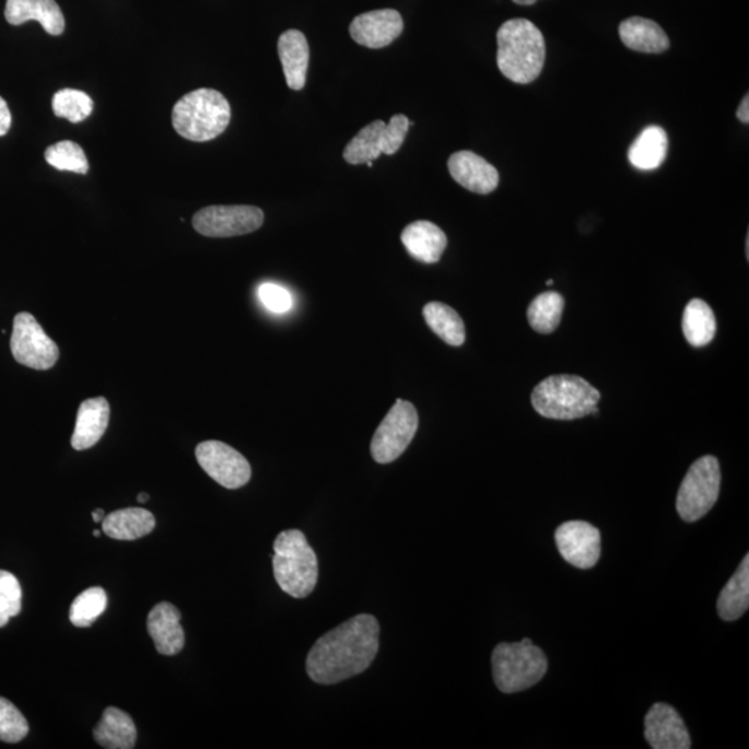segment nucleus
<instances>
[{"instance_id": "39", "label": "nucleus", "mask_w": 749, "mask_h": 749, "mask_svg": "<svg viewBox=\"0 0 749 749\" xmlns=\"http://www.w3.org/2000/svg\"><path fill=\"white\" fill-rule=\"evenodd\" d=\"M516 4H522V7H530V4H535L537 0H514Z\"/></svg>"}, {"instance_id": "11", "label": "nucleus", "mask_w": 749, "mask_h": 749, "mask_svg": "<svg viewBox=\"0 0 749 749\" xmlns=\"http://www.w3.org/2000/svg\"><path fill=\"white\" fill-rule=\"evenodd\" d=\"M192 224L203 236H241L261 229L265 213L255 206H209L194 215Z\"/></svg>"}, {"instance_id": "15", "label": "nucleus", "mask_w": 749, "mask_h": 749, "mask_svg": "<svg viewBox=\"0 0 749 749\" xmlns=\"http://www.w3.org/2000/svg\"><path fill=\"white\" fill-rule=\"evenodd\" d=\"M405 23L397 10L382 9L358 15L350 24V35L355 43L370 49H382L395 43Z\"/></svg>"}, {"instance_id": "20", "label": "nucleus", "mask_w": 749, "mask_h": 749, "mask_svg": "<svg viewBox=\"0 0 749 749\" xmlns=\"http://www.w3.org/2000/svg\"><path fill=\"white\" fill-rule=\"evenodd\" d=\"M278 55L288 86L293 91H302L306 85L309 63L308 43L302 31L289 30L279 36Z\"/></svg>"}, {"instance_id": "26", "label": "nucleus", "mask_w": 749, "mask_h": 749, "mask_svg": "<svg viewBox=\"0 0 749 749\" xmlns=\"http://www.w3.org/2000/svg\"><path fill=\"white\" fill-rule=\"evenodd\" d=\"M749 607V557L744 558L735 575L723 587L717 599V613L727 622L736 621Z\"/></svg>"}, {"instance_id": "41", "label": "nucleus", "mask_w": 749, "mask_h": 749, "mask_svg": "<svg viewBox=\"0 0 749 749\" xmlns=\"http://www.w3.org/2000/svg\"><path fill=\"white\" fill-rule=\"evenodd\" d=\"M93 536L100 537V536H101V531H100V530L93 531Z\"/></svg>"}, {"instance_id": "34", "label": "nucleus", "mask_w": 749, "mask_h": 749, "mask_svg": "<svg viewBox=\"0 0 749 749\" xmlns=\"http://www.w3.org/2000/svg\"><path fill=\"white\" fill-rule=\"evenodd\" d=\"M28 732V722L19 707L0 697V741L10 744L22 741L27 737Z\"/></svg>"}, {"instance_id": "38", "label": "nucleus", "mask_w": 749, "mask_h": 749, "mask_svg": "<svg viewBox=\"0 0 749 749\" xmlns=\"http://www.w3.org/2000/svg\"><path fill=\"white\" fill-rule=\"evenodd\" d=\"M105 516H106V515H105V511H103V510H101V508H100V510H95V511H93V513H92V518H93V520H95V522H103V519H105Z\"/></svg>"}, {"instance_id": "14", "label": "nucleus", "mask_w": 749, "mask_h": 749, "mask_svg": "<svg viewBox=\"0 0 749 749\" xmlns=\"http://www.w3.org/2000/svg\"><path fill=\"white\" fill-rule=\"evenodd\" d=\"M645 740L654 749H690L691 740L684 721L674 706L658 702L644 719Z\"/></svg>"}, {"instance_id": "28", "label": "nucleus", "mask_w": 749, "mask_h": 749, "mask_svg": "<svg viewBox=\"0 0 749 749\" xmlns=\"http://www.w3.org/2000/svg\"><path fill=\"white\" fill-rule=\"evenodd\" d=\"M423 318L428 327L435 332L438 338L449 346L464 344L465 342V325L463 318L456 309L447 306V304L432 302L423 307Z\"/></svg>"}, {"instance_id": "17", "label": "nucleus", "mask_w": 749, "mask_h": 749, "mask_svg": "<svg viewBox=\"0 0 749 749\" xmlns=\"http://www.w3.org/2000/svg\"><path fill=\"white\" fill-rule=\"evenodd\" d=\"M148 632L159 654L177 655L185 645V633L180 627V612L169 602H160L150 611Z\"/></svg>"}, {"instance_id": "32", "label": "nucleus", "mask_w": 749, "mask_h": 749, "mask_svg": "<svg viewBox=\"0 0 749 749\" xmlns=\"http://www.w3.org/2000/svg\"><path fill=\"white\" fill-rule=\"evenodd\" d=\"M51 107H54L56 117L66 118V120L77 124L91 116L93 101L85 92L66 87V90L55 93Z\"/></svg>"}, {"instance_id": "7", "label": "nucleus", "mask_w": 749, "mask_h": 749, "mask_svg": "<svg viewBox=\"0 0 749 749\" xmlns=\"http://www.w3.org/2000/svg\"><path fill=\"white\" fill-rule=\"evenodd\" d=\"M721 467L714 456L697 459L681 482L676 508L686 522H695L710 513L721 492Z\"/></svg>"}, {"instance_id": "8", "label": "nucleus", "mask_w": 749, "mask_h": 749, "mask_svg": "<svg viewBox=\"0 0 749 749\" xmlns=\"http://www.w3.org/2000/svg\"><path fill=\"white\" fill-rule=\"evenodd\" d=\"M410 129V120L405 115H396L389 122L376 120L361 129L349 142L343 152L346 162L353 165L375 162L381 154L391 156L399 152Z\"/></svg>"}, {"instance_id": "18", "label": "nucleus", "mask_w": 749, "mask_h": 749, "mask_svg": "<svg viewBox=\"0 0 749 749\" xmlns=\"http://www.w3.org/2000/svg\"><path fill=\"white\" fill-rule=\"evenodd\" d=\"M108 421H110V405L105 397H93V399L82 401L71 437L72 448L84 452L100 443L106 433Z\"/></svg>"}, {"instance_id": "21", "label": "nucleus", "mask_w": 749, "mask_h": 749, "mask_svg": "<svg viewBox=\"0 0 749 749\" xmlns=\"http://www.w3.org/2000/svg\"><path fill=\"white\" fill-rule=\"evenodd\" d=\"M401 242L410 256L425 265H435L447 247L446 234L431 221H416L406 226Z\"/></svg>"}, {"instance_id": "27", "label": "nucleus", "mask_w": 749, "mask_h": 749, "mask_svg": "<svg viewBox=\"0 0 749 749\" xmlns=\"http://www.w3.org/2000/svg\"><path fill=\"white\" fill-rule=\"evenodd\" d=\"M683 333L687 342L694 348L710 344L716 333V318L704 300H691L683 314Z\"/></svg>"}, {"instance_id": "25", "label": "nucleus", "mask_w": 749, "mask_h": 749, "mask_svg": "<svg viewBox=\"0 0 749 749\" xmlns=\"http://www.w3.org/2000/svg\"><path fill=\"white\" fill-rule=\"evenodd\" d=\"M668 133L664 128L651 126L632 143L629 149V160L633 167L651 172L658 168L668 156Z\"/></svg>"}, {"instance_id": "4", "label": "nucleus", "mask_w": 749, "mask_h": 749, "mask_svg": "<svg viewBox=\"0 0 749 749\" xmlns=\"http://www.w3.org/2000/svg\"><path fill=\"white\" fill-rule=\"evenodd\" d=\"M230 122V102L221 92L209 87L186 93L173 108V127L188 141H213Z\"/></svg>"}, {"instance_id": "23", "label": "nucleus", "mask_w": 749, "mask_h": 749, "mask_svg": "<svg viewBox=\"0 0 749 749\" xmlns=\"http://www.w3.org/2000/svg\"><path fill=\"white\" fill-rule=\"evenodd\" d=\"M156 519L148 510L124 508L105 516L102 530L116 540L132 541L152 534Z\"/></svg>"}, {"instance_id": "42", "label": "nucleus", "mask_w": 749, "mask_h": 749, "mask_svg": "<svg viewBox=\"0 0 749 749\" xmlns=\"http://www.w3.org/2000/svg\"><path fill=\"white\" fill-rule=\"evenodd\" d=\"M547 285H552V279H549V281H547Z\"/></svg>"}, {"instance_id": "19", "label": "nucleus", "mask_w": 749, "mask_h": 749, "mask_svg": "<svg viewBox=\"0 0 749 749\" xmlns=\"http://www.w3.org/2000/svg\"><path fill=\"white\" fill-rule=\"evenodd\" d=\"M4 17L12 25L35 20L55 36L63 34L66 28L65 15L56 0H8Z\"/></svg>"}, {"instance_id": "29", "label": "nucleus", "mask_w": 749, "mask_h": 749, "mask_svg": "<svg viewBox=\"0 0 749 749\" xmlns=\"http://www.w3.org/2000/svg\"><path fill=\"white\" fill-rule=\"evenodd\" d=\"M565 300L557 292H545L539 294L530 303L528 319L530 327L539 333H551L561 323L564 313Z\"/></svg>"}, {"instance_id": "2", "label": "nucleus", "mask_w": 749, "mask_h": 749, "mask_svg": "<svg viewBox=\"0 0 749 749\" xmlns=\"http://www.w3.org/2000/svg\"><path fill=\"white\" fill-rule=\"evenodd\" d=\"M498 66L515 84H530L539 79L546 61L545 36L526 19H513L498 33Z\"/></svg>"}, {"instance_id": "6", "label": "nucleus", "mask_w": 749, "mask_h": 749, "mask_svg": "<svg viewBox=\"0 0 749 749\" xmlns=\"http://www.w3.org/2000/svg\"><path fill=\"white\" fill-rule=\"evenodd\" d=\"M493 678L505 694L525 691L545 678L549 663L545 653L529 639L519 643H501L492 655Z\"/></svg>"}, {"instance_id": "9", "label": "nucleus", "mask_w": 749, "mask_h": 749, "mask_svg": "<svg viewBox=\"0 0 749 749\" xmlns=\"http://www.w3.org/2000/svg\"><path fill=\"white\" fill-rule=\"evenodd\" d=\"M420 425L417 408L412 402L396 400L375 431L371 442L372 458L378 464H390L402 456Z\"/></svg>"}, {"instance_id": "35", "label": "nucleus", "mask_w": 749, "mask_h": 749, "mask_svg": "<svg viewBox=\"0 0 749 749\" xmlns=\"http://www.w3.org/2000/svg\"><path fill=\"white\" fill-rule=\"evenodd\" d=\"M258 297L261 303L272 313H286L292 308L293 300L291 293L285 288L276 283H265L258 289Z\"/></svg>"}, {"instance_id": "31", "label": "nucleus", "mask_w": 749, "mask_h": 749, "mask_svg": "<svg viewBox=\"0 0 749 749\" xmlns=\"http://www.w3.org/2000/svg\"><path fill=\"white\" fill-rule=\"evenodd\" d=\"M46 162L59 172L86 174L90 169L84 149L72 141L51 144L45 152Z\"/></svg>"}, {"instance_id": "16", "label": "nucleus", "mask_w": 749, "mask_h": 749, "mask_svg": "<svg viewBox=\"0 0 749 749\" xmlns=\"http://www.w3.org/2000/svg\"><path fill=\"white\" fill-rule=\"evenodd\" d=\"M448 172L463 188L478 195L492 194L500 183L498 168L469 150H461L448 159Z\"/></svg>"}, {"instance_id": "10", "label": "nucleus", "mask_w": 749, "mask_h": 749, "mask_svg": "<svg viewBox=\"0 0 749 749\" xmlns=\"http://www.w3.org/2000/svg\"><path fill=\"white\" fill-rule=\"evenodd\" d=\"M10 349L19 364L38 371L54 368L60 358L58 344L30 313L15 315Z\"/></svg>"}, {"instance_id": "40", "label": "nucleus", "mask_w": 749, "mask_h": 749, "mask_svg": "<svg viewBox=\"0 0 749 749\" xmlns=\"http://www.w3.org/2000/svg\"><path fill=\"white\" fill-rule=\"evenodd\" d=\"M148 500H149V494H147V493H141L138 495V501H141V503H147Z\"/></svg>"}, {"instance_id": "37", "label": "nucleus", "mask_w": 749, "mask_h": 749, "mask_svg": "<svg viewBox=\"0 0 749 749\" xmlns=\"http://www.w3.org/2000/svg\"><path fill=\"white\" fill-rule=\"evenodd\" d=\"M737 117H738V120H740L744 124L749 122V96L748 95L744 96L741 105H740V107H738V110H737Z\"/></svg>"}, {"instance_id": "3", "label": "nucleus", "mask_w": 749, "mask_h": 749, "mask_svg": "<svg viewBox=\"0 0 749 749\" xmlns=\"http://www.w3.org/2000/svg\"><path fill=\"white\" fill-rule=\"evenodd\" d=\"M601 393L577 375H552L531 393V406L541 417L573 421L597 414Z\"/></svg>"}, {"instance_id": "22", "label": "nucleus", "mask_w": 749, "mask_h": 749, "mask_svg": "<svg viewBox=\"0 0 749 749\" xmlns=\"http://www.w3.org/2000/svg\"><path fill=\"white\" fill-rule=\"evenodd\" d=\"M619 35L629 49L642 54H664L669 49L668 35L658 23L644 17H630L619 25Z\"/></svg>"}, {"instance_id": "30", "label": "nucleus", "mask_w": 749, "mask_h": 749, "mask_svg": "<svg viewBox=\"0 0 749 749\" xmlns=\"http://www.w3.org/2000/svg\"><path fill=\"white\" fill-rule=\"evenodd\" d=\"M107 596L102 587H91L74 599L70 621L77 628H90L106 611Z\"/></svg>"}, {"instance_id": "24", "label": "nucleus", "mask_w": 749, "mask_h": 749, "mask_svg": "<svg viewBox=\"0 0 749 749\" xmlns=\"http://www.w3.org/2000/svg\"><path fill=\"white\" fill-rule=\"evenodd\" d=\"M93 737L107 749H131L137 742V727L132 717L118 707H107Z\"/></svg>"}, {"instance_id": "13", "label": "nucleus", "mask_w": 749, "mask_h": 749, "mask_svg": "<svg viewBox=\"0 0 749 749\" xmlns=\"http://www.w3.org/2000/svg\"><path fill=\"white\" fill-rule=\"evenodd\" d=\"M558 551L578 570H590L601 555V534L585 520H570L555 531Z\"/></svg>"}, {"instance_id": "12", "label": "nucleus", "mask_w": 749, "mask_h": 749, "mask_svg": "<svg viewBox=\"0 0 749 749\" xmlns=\"http://www.w3.org/2000/svg\"><path fill=\"white\" fill-rule=\"evenodd\" d=\"M196 458L203 471L225 489L243 488L251 478L249 461L229 444L219 441L200 443Z\"/></svg>"}, {"instance_id": "5", "label": "nucleus", "mask_w": 749, "mask_h": 749, "mask_svg": "<svg viewBox=\"0 0 749 749\" xmlns=\"http://www.w3.org/2000/svg\"><path fill=\"white\" fill-rule=\"evenodd\" d=\"M273 576L282 592L306 598L318 582V560L303 531L291 529L273 541Z\"/></svg>"}, {"instance_id": "36", "label": "nucleus", "mask_w": 749, "mask_h": 749, "mask_svg": "<svg viewBox=\"0 0 749 749\" xmlns=\"http://www.w3.org/2000/svg\"><path fill=\"white\" fill-rule=\"evenodd\" d=\"M10 126H12V115H10L8 103L0 97V137L7 136Z\"/></svg>"}, {"instance_id": "1", "label": "nucleus", "mask_w": 749, "mask_h": 749, "mask_svg": "<svg viewBox=\"0 0 749 749\" xmlns=\"http://www.w3.org/2000/svg\"><path fill=\"white\" fill-rule=\"evenodd\" d=\"M379 622L361 613L324 634L307 655L308 678L318 684H336L363 674L379 651Z\"/></svg>"}, {"instance_id": "33", "label": "nucleus", "mask_w": 749, "mask_h": 749, "mask_svg": "<svg viewBox=\"0 0 749 749\" xmlns=\"http://www.w3.org/2000/svg\"><path fill=\"white\" fill-rule=\"evenodd\" d=\"M23 592L17 577L8 571H0V628L22 612Z\"/></svg>"}]
</instances>
